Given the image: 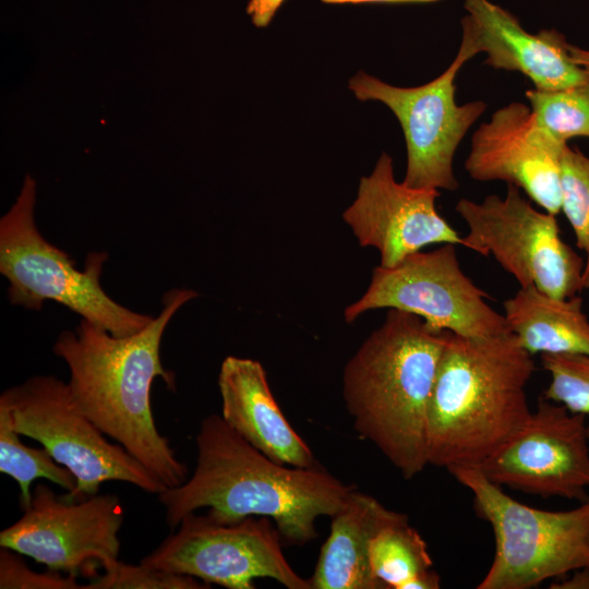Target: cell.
Instances as JSON below:
<instances>
[{
	"label": "cell",
	"instance_id": "22",
	"mask_svg": "<svg viewBox=\"0 0 589 589\" xmlns=\"http://www.w3.org/2000/svg\"><path fill=\"white\" fill-rule=\"evenodd\" d=\"M537 122L561 143L589 137V82L555 91L528 89Z\"/></svg>",
	"mask_w": 589,
	"mask_h": 589
},
{
	"label": "cell",
	"instance_id": "6",
	"mask_svg": "<svg viewBox=\"0 0 589 589\" xmlns=\"http://www.w3.org/2000/svg\"><path fill=\"white\" fill-rule=\"evenodd\" d=\"M36 184L26 176L21 193L0 220V273L9 280L11 303L40 310L52 300L117 337L133 335L153 317L129 310L103 289L108 255L91 252L84 271L64 251L45 240L34 221Z\"/></svg>",
	"mask_w": 589,
	"mask_h": 589
},
{
	"label": "cell",
	"instance_id": "7",
	"mask_svg": "<svg viewBox=\"0 0 589 589\" xmlns=\"http://www.w3.org/2000/svg\"><path fill=\"white\" fill-rule=\"evenodd\" d=\"M0 407L16 432L39 442L73 473L76 486L62 495L67 500L95 495L107 481L127 482L157 495L167 489L123 446L109 443L77 407L68 383L52 375H35L5 389Z\"/></svg>",
	"mask_w": 589,
	"mask_h": 589
},
{
	"label": "cell",
	"instance_id": "28",
	"mask_svg": "<svg viewBox=\"0 0 589 589\" xmlns=\"http://www.w3.org/2000/svg\"><path fill=\"white\" fill-rule=\"evenodd\" d=\"M573 573V576L553 587L565 589H589V567L579 568Z\"/></svg>",
	"mask_w": 589,
	"mask_h": 589
},
{
	"label": "cell",
	"instance_id": "20",
	"mask_svg": "<svg viewBox=\"0 0 589 589\" xmlns=\"http://www.w3.org/2000/svg\"><path fill=\"white\" fill-rule=\"evenodd\" d=\"M370 564L386 589H437L426 542L405 514L383 526L370 544Z\"/></svg>",
	"mask_w": 589,
	"mask_h": 589
},
{
	"label": "cell",
	"instance_id": "5",
	"mask_svg": "<svg viewBox=\"0 0 589 589\" xmlns=\"http://www.w3.org/2000/svg\"><path fill=\"white\" fill-rule=\"evenodd\" d=\"M448 471L493 530V561L478 589H530L589 567V497L568 510H544L514 500L478 467Z\"/></svg>",
	"mask_w": 589,
	"mask_h": 589
},
{
	"label": "cell",
	"instance_id": "29",
	"mask_svg": "<svg viewBox=\"0 0 589 589\" xmlns=\"http://www.w3.org/2000/svg\"><path fill=\"white\" fill-rule=\"evenodd\" d=\"M573 60L589 74V49L569 46Z\"/></svg>",
	"mask_w": 589,
	"mask_h": 589
},
{
	"label": "cell",
	"instance_id": "19",
	"mask_svg": "<svg viewBox=\"0 0 589 589\" xmlns=\"http://www.w3.org/2000/svg\"><path fill=\"white\" fill-rule=\"evenodd\" d=\"M507 329L532 356L589 354V320L578 296L555 298L534 286L503 302Z\"/></svg>",
	"mask_w": 589,
	"mask_h": 589
},
{
	"label": "cell",
	"instance_id": "26",
	"mask_svg": "<svg viewBox=\"0 0 589 589\" xmlns=\"http://www.w3.org/2000/svg\"><path fill=\"white\" fill-rule=\"evenodd\" d=\"M1 589H85L76 576L48 570L36 573L8 548L0 550Z\"/></svg>",
	"mask_w": 589,
	"mask_h": 589
},
{
	"label": "cell",
	"instance_id": "3",
	"mask_svg": "<svg viewBox=\"0 0 589 589\" xmlns=\"http://www.w3.org/2000/svg\"><path fill=\"white\" fill-rule=\"evenodd\" d=\"M536 370L510 333L470 338L447 332L426 419L428 464L478 467L529 419Z\"/></svg>",
	"mask_w": 589,
	"mask_h": 589
},
{
	"label": "cell",
	"instance_id": "24",
	"mask_svg": "<svg viewBox=\"0 0 589 589\" xmlns=\"http://www.w3.org/2000/svg\"><path fill=\"white\" fill-rule=\"evenodd\" d=\"M551 381L544 397L573 413H589V354H541Z\"/></svg>",
	"mask_w": 589,
	"mask_h": 589
},
{
	"label": "cell",
	"instance_id": "9",
	"mask_svg": "<svg viewBox=\"0 0 589 589\" xmlns=\"http://www.w3.org/2000/svg\"><path fill=\"white\" fill-rule=\"evenodd\" d=\"M488 298L461 269L456 245L445 243L410 254L395 266L375 267L368 289L344 315L351 323L370 310L387 308L418 315L434 330L464 337L509 332Z\"/></svg>",
	"mask_w": 589,
	"mask_h": 589
},
{
	"label": "cell",
	"instance_id": "17",
	"mask_svg": "<svg viewBox=\"0 0 589 589\" xmlns=\"http://www.w3.org/2000/svg\"><path fill=\"white\" fill-rule=\"evenodd\" d=\"M218 388L221 418L272 460L299 468L317 466L309 445L290 425L271 390L263 365L253 359H224Z\"/></svg>",
	"mask_w": 589,
	"mask_h": 589
},
{
	"label": "cell",
	"instance_id": "2",
	"mask_svg": "<svg viewBox=\"0 0 589 589\" xmlns=\"http://www.w3.org/2000/svg\"><path fill=\"white\" fill-rule=\"evenodd\" d=\"M195 297L192 290L168 291L159 314L133 335L117 337L82 318L53 345L70 370L68 385L81 411L167 489L182 484L188 469L156 426L151 392L156 377L176 388L175 374L161 363V338L175 313Z\"/></svg>",
	"mask_w": 589,
	"mask_h": 589
},
{
	"label": "cell",
	"instance_id": "21",
	"mask_svg": "<svg viewBox=\"0 0 589 589\" xmlns=\"http://www.w3.org/2000/svg\"><path fill=\"white\" fill-rule=\"evenodd\" d=\"M20 436L12 426L9 413L0 407V472L17 482L21 509L29 507L33 498L31 485L37 479L49 480L65 489L67 493L74 491L76 479L73 473L45 447H28Z\"/></svg>",
	"mask_w": 589,
	"mask_h": 589
},
{
	"label": "cell",
	"instance_id": "25",
	"mask_svg": "<svg viewBox=\"0 0 589 589\" xmlns=\"http://www.w3.org/2000/svg\"><path fill=\"white\" fill-rule=\"evenodd\" d=\"M196 578L148 567L119 562L116 567L94 577L85 589H205Z\"/></svg>",
	"mask_w": 589,
	"mask_h": 589
},
{
	"label": "cell",
	"instance_id": "10",
	"mask_svg": "<svg viewBox=\"0 0 589 589\" xmlns=\"http://www.w3.org/2000/svg\"><path fill=\"white\" fill-rule=\"evenodd\" d=\"M267 517L224 524L190 513L141 564L191 576L228 589H253L254 579L272 578L288 589H312L281 550V536Z\"/></svg>",
	"mask_w": 589,
	"mask_h": 589
},
{
	"label": "cell",
	"instance_id": "1",
	"mask_svg": "<svg viewBox=\"0 0 589 589\" xmlns=\"http://www.w3.org/2000/svg\"><path fill=\"white\" fill-rule=\"evenodd\" d=\"M195 445L191 477L158 494L171 529L188 514L207 507L206 514L224 524L267 517L283 539L304 544L316 537V519L334 516L354 489L320 466L299 468L272 460L218 414L202 420Z\"/></svg>",
	"mask_w": 589,
	"mask_h": 589
},
{
	"label": "cell",
	"instance_id": "11",
	"mask_svg": "<svg viewBox=\"0 0 589 589\" xmlns=\"http://www.w3.org/2000/svg\"><path fill=\"white\" fill-rule=\"evenodd\" d=\"M467 61L457 52L440 76L417 87L393 86L364 72L349 81L359 100L385 104L400 122L407 147L402 182L408 187L447 191L458 188L454 173L456 149L486 107L481 100L456 104L455 79Z\"/></svg>",
	"mask_w": 589,
	"mask_h": 589
},
{
	"label": "cell",
	"instance_id": "8",
	"mask_svg": "<svg viewBox=\"0 0 589 589\" xmlns=\"http://www.w3.org/2000/svg\"><path fill=\"white\" fill-rule=\"evenodd\" d=\"M455 209L468 229L464 247L492 255L520 287L562 299L582 289L584 261L562 239L556 215L533 207L517 187L479 203L460 199Z\"/></svg>",
	"mask_w": 589,
	"mask_h": 589
},
{
	"label": "cell",
	"instance_id": "23",
	"mask_svg": "<svg viewBox=\"0 0 589 589\" xmlns=\"http://www.w3.org/2000/svg\"><path fill=\"white\" fill-rule=\"evenodd\" d=\"M561 212L567 218L586 259L582 289L589 292V157L565 146L561 160Z\"/></svg>",
	"mask_w": 589,
	"mask_h": 589
},
{
	"label": "cell",
	"instance_id": "12",
	"mask_svg": "<svg viewBox=\"0 0 589 589\" xmlns=\"http://www.w3.org/2000/svg\"><path fill=\"white\" fill-rule=\"evenodd\" d=\"M122 524L120 498L115 494L70 501L39 483L22 517L0 532V548L29 556L50 570L94 578L97 565L105 572L120 562Z\"/></svg>",
	"mask_w": 589,
	"mask_h": 589
},
{
	"label": "cell",
	"instance_id": "13",
	"mask_svg": "<svg viewBox=\"0 0 589 589\" xmlns=\"http://www.w3.org/2000/svg\"><path fill=\"white\" fill-rule=\"evenodd\" d=\"M478 468L493 483L542 497H589L585 414L541 396L527 422Z\"/></svg>",
	"mask_w": 589,
	"mask_h": 589
},
{
	"label": "cell",
	"instance_id": "16",
	"mask_svg": "<svg viewBox=\"0 0 589 589\" xmlns=\"http://www.w3.org/2000/svg\"><path fill=\"white\" fill-rule=\"evenodd\" d=\"M458 52L468 60L484 52V63L526 75L540 91H555L589 82V74L572 58L565 36L556 29L528 33L507 10L490 0H465Z\"/></svg>",
	"mask_w": 589,
	"mask_h": 589
},
{
	"label": "cell",
	"instance_id": "15",
	"mask_svg": "<svg viewBox=\"0 0 589 589\" xmlns=\"http://www.w3.org/2000/svg\"><path fill=\"white\" fill-rule=\"evenodd\" d=\"M566 145L539 125L530 107L515 101L474 131L465 168L477 181H504L521 189L542 209L557 215Z\"/></svg>",
	"mask_w": 589,
	"mask_h": 589
},
{
	"label": "cell",
	"instance_id": "27",
	"mask_svg": "<svg viewBox=\"0 0 589 589\" xmlns=\"http://www.w3.org/2000/svg\"><path fill=\"white\" fill-rule=\"evenodd\" d=\"M284 1L285 0H250L247 12L255 26L265 27L269 24L274 14Z\"/></svg>",
	"mask_w": 589,
	"mask_h": 589
},
{
	"label": "cell",
	"instance_id": "31",
	"mask_svg": "<svg viewBox=\"0 0 589 589\" xmlns=\"http://www.w3.org/2000/svg\"><path fill=\"white\" fill-rule=\"evenodd\" d=\"M588 437H589V426H588Z\"/></svg>",
	"mask_w": 589,
	"mask_h": 589
},
{
	"label": "cell",
	"instance_id": "4",
	"mask_svg": "<svg viewBox=\"0 0 589 589\" xmlns=\"http://www.w3.org/2000/svg\"><path fill=\"white\" fill-rule=\"evenodd\" d=\"M447 330L389 309L345 366L342 395L354 430L409 480L429 465V402Z\"/></svg>",
	"mask_w": 589,
	"mask_h": 589
},
{
	"label": "cell",
	"instance_id": "30",
	"mask_svg": "<svg viewBox=\"0 0 589 589\" xmlns=\"http://www.w3.org/2000/svg\"><path fill=\"white\" fill-rule=\"evenodd\" d=\"M324 3L328 4H345V3H374V2H429L436 0H321Z\"/></svg>",
	"mask_w": 589,
	"mask_h": 589
},
{
	"label": "cell",
	"instance_id": "14",
	"mask_svg": "<svg viewBox=\"0 0 589 589\" xmlns=\"http://www.w3.org/2000/svg\"><path fill=\"white\" fill-rule=\"evenodd\" d=\"M438 190L397 182L393 159L382 153L373 171L362 177L354 202L342 217L361 247L380 253L392 267L431 244L465 245L459 232L438 213Z\"/></svg>",
	"mask_w": 589,
	"mask_h": 589
},
{
	"label": "cell",
	"instance_id": "18",
	"mask_svg": "<svg viewBox=\"0 0 589 589\" xmlns=\"http://www.w3.org/2000/svg\"><path fill=\"white\" fill-rule=\"evenodd\" d=\"M398 515L353 489L332 516L329 536L310 579L312 589H386L372 570L370 544L375 533Z\"/></svg>",
	"mask_w": 589,
	"mask_h": 589
}]
</instances>
